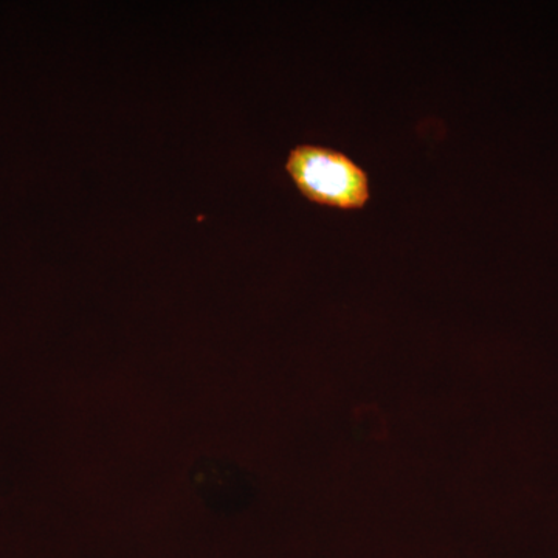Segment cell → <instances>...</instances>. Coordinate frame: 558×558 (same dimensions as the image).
I'll list each match as a JSON object with an SVG mask.
<instances>
[{
  "instance_id": "6da1fadb",
  "label": "cell",
  "mask_w": 558,
  "mask_h": 558,
  "mask_svg": "<svg viewBox=\"0 0 558 558\" xmlns=\"http://www.w3.org/2000/svg\"><path fill=\"white\" fill-rule=\"evenodd\" d=\"M284 170L301 196L319 207L359 211L371 199L368 171L343 150L301 143L289 150Z\"/></svg>"
},
{
  "instance_id": "7a4b0ae2",
  "label": "cell",
  "mask_w": 558,
  "mask_h": 558,
  "mask_svg": "<svg viewBox=\"0 0 558 558\" xmlns=\"http://www.w3.org/2000/svg\"><path fill=\"white\" fill-rule=\"evenodd\" d=\"M191 486L204 499L208 508L215 510H236L245 508L252 487L245 473L236 465L219 459L201 458L189 473Z\"/></svg>"
}]
</instances>
